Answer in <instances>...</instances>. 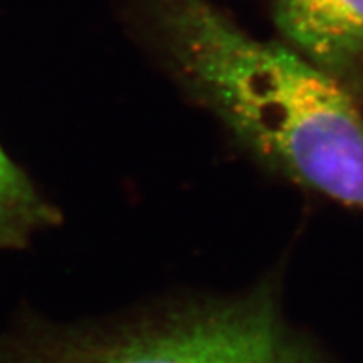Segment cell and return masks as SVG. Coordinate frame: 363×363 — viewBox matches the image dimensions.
<instances>
[{"label": "cell", "instance_id": "cell-3", "mask_svg": "<svg viewBox=\"0 0 363 363\" xmlns=\"http://www.w3.org/2000/svg\"><path fill=\"white\" fill-rule=\"evenodd\" d=\"M274 17L313 65L333 76L363 69V0H274Z\"/></svg>", "mask_w": 363, "mask_h": 363}, {"label": "cell", "instance_id": "cell-2", "mask_svg": "<svg viewBox=\"0 0 363 363\" xmlns=\"http://www.w3.org/2000/svg\"><path fill=\"white\" fill-rule=\"evenodd\" d=\"M0 363H313L267 296L185 305L91 331L0 343Z\"/></svg>", "mask_w": 363, "mask_h": 363}, {"label": "cell", "instance_id": "cell-1", "mask_svg": "<svg viewBox=\"0 0 363 363\" xmlns=\"http://www.w3.org/2000/svg\"><path fill=\"white\" fill-rule=\"evenodd\" d=\"M160 21L180 74L240 142L303 187L363 206V111L337 76L207 0H162Z\"/></svg>", "mask_w": 363, "mask_h": 363}, {"label": "cell", "instance_id": "cell-4", "mask_svg": "<svg viewBox=\"0 0 363 363\" xmlns=\"http://www.w3.org/2000/svg\"><path fill=\"white\" fill-rule=\"evenodd\" d=\"M54 220L56 212L0 147V247L22 246L35 229Z\"/></svg>", "mask_w": 363, "mask_h": 363}]
</instances>
